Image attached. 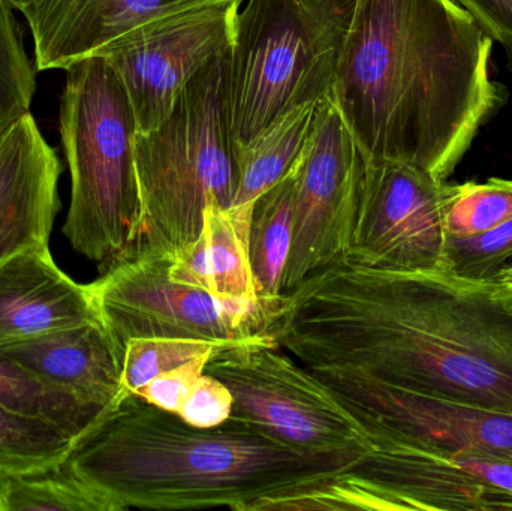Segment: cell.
I'll use <instances>...</instances> for the list:
<instances>
[{
	"label": "cell",
	"mask_w": 512,
	"mask_h": 511,
	"mask_svg": "<svg viewBox=\"0 0 512 511\" xmlns=\"http://www.w3.org/2000/svg\"><path fill=\"white\" fill-rule=\"evenodd\" d=\"M267 336L309 369L512 414V287L339 260L280 294Z\"/></svg>",
	"instance_id": "6da1fadb"
},
{
	"label": "cell",
	"mask_w": 512,
	"mask_h": 511,
	"mask_svg": "<svg viewBox=\"0 0 512 511\" xmlns=\"http://www.w3.org/2000/svg\"><path fill=\"white\" fill-rule=\"evenodd\" d=\"M492 48L453 0H355L328 96L364 158L445 182L507 101Z\"/></svg>",
	"instance_id": "7a4b0ae2"
},
{
	"label": "cell",
	"mask_w": 512,
	"mask_h": 511,
	"mask_svg": "<svg viewBox=\"0 0 512 511\" xmlns=\"http://www.w3.org/2000/svg\"><path fill=\"white\" fill-rule=\"evenodd\" d=\"M358 458L304 453L233 417L195 428L126 395L75 440L65 464L122 510L267 511Z\"/></svg>",
	"instance_id": "3957f363"
},
{
	"label": "cell",
	"mask_w": 512,
	"mask_h": 511,
	"mask_svg": "<svg viewBox=\"0 0 512 511\" xmlns=\"http://www.w3.org/2000/svg\"><path fill=\"white\" fill-rule=\"evenodd\" d=\"M230 51L210 60L186 84L161 125L147 134L137 132L141 221L131 257H174L201 236L209 207H233L236 155L228 113Z\"/></svg>",
	"instance_id": "277c9868"
},
{
	"label": "cell",
	"mask_w": 512,
	"mask_h": 511,
	"mask_svg": "<svg viewBox=\"0 0 512 511\" xmlns=\"http://www.w3.org/2000/svg\"><path fill=\"white\" fill-rule=\"evenodd\" d=\"M65 72L59 126L71 204L63 234L78 254L105 270L131 257L140 228L137 120L104 57H86Z\"/></svg>",
	"instance_id": "5b68a950"
},
{
	"label": "cell",
	"mask_w": 512,
	"mask_h": 511,
	"mask_svg": "<svg viewBox=\"0 0 512 511\" xmlns=\"http://www.w3.org/2000/svg\"><path fill=\"white\" fill-rule=\"evenodd\" d=\"M355 0H248L228 68L234 149L333 86Z\"/></svg>",
	"instance_id": "8992f818"
},
{
	"label": "cell",
	"mask_w": 512,
	"mask_h": 511,
	"mask_svg": "<svg viewBox=\"0 0 512 511\" xmlns=\"http://www.w3.org/2000/svg\"><path fill=\"white\" fill-rule=\"evenodd\" d=\"M360 423L369 447L328 485L334 509L512 510V459L439 452Z\"/></svg>",
	"instance_id": "52a82bcc"
},
{
	"label": "cell",
	"mask_w": 512,
	"mask_h": 511,
	"mask_svg": "<svg viewBox=\"0 0 512 511\" xmlns=\"http://www.w3.org/2000/svg\"><path fill=\"white\" fill-rule=\"evenodd\" d=\"M233 395V419L313 455L361 456L366 431L343 402L270 338L230 345L206 366Z\"/></svg>",
	"instance_id": "ba28073f"
},
{
	"label": "cell",
	"mask_w": 512,
	"mask_h": 511,
	"mask_svg": "<svg viewBox=\"0 0 512 511\" xmlns=\"http://www.w3.org/2000/svg\"><path fill=\"white\" fill-rule=\"evenodd\" d=\"M173 257L135 255L89 285L93 303L122 351L131 339L230 345L267 338L274 303L227 300L171 278Z\"/></svg>",
	"instance_id": "9c48e42d"
},
{
	"label": "cell",
	"mask_w": 512,
	"mask_h": 511,
	"mask_svg": "<svg viewBox=\"0 0 512 511\" xmlns=\"http://www.w3.org/2000/svg\"><path fill=\"white\" fill-rule=\"evenodd\" d=\"M245 0H212L149 21L101 53L119 75L134 108L138 134L164 122L186 84L231 50Z\"/></svg>",
	"instance_id": "30bf717a"
},
{
	"label": "cell",
	"mask_w": 512,
	"mask_h": 511,
	"mask_svg": "<svg viewBox=\"0 0 512 511\" xmlns=\"http://www.w3.org/2000/svg\"><path fill=\"white\" fill-rule=\"evenodd\" d=\"M363 171L364 156L327 95L319 101L312 135L295 167L292 240L282 294L345 257Z\"/></svg>",
	"instance_id": "8fae6325"
},
{
	"label": "cell",
	"mask_w": 512,
	"mask_h": 511,
	"mask_svg": "<svg viewBox=\"0 0 512 511\" xmlns=\"http://www.w3.org/2000/svg\"><path fill=\"white\" fill-rule=\"evenodd\" d=\"M444 183L406 162L364 158L354 230L342 260L384 272H444Z\"/></svg>",
	"instance_id": "7c38bea8"
},
{
	"label": "cell",
	"mask_w": 512,
	"mask_h": 511,
	"mask_svg": "<svg viewBox=\"0 0 512 511\" xmlns=\"http://www.w3.org/2000/svg\"><path fill=\"white\" fill-rule=\"evenodd\" d=\"M360 422L439 452L512 459V414L421 395L339 369H310Z\"/></svg>",
	"instance_id": "4fadbf2b"
},
{
	"label": "cell",
	"mask_w": 512,
	"mask_h": 511,
	"mask_svg": "<svg viewBox=\"0 0 512 511\" xmlns=\"http://www.w3.org/2000/svg\"><path fill=\"white\" fill-rule=\"evenodd\" d=\"M62 164L32 113L0 129V266L50 243Z\"/></svg>",
	"instance_id": "5bb4252c"
},
{
	"label": "cell",
	"mask_w": 512,
	"mask_h": 511,
	"mask_svg": "<svg viewBox=\"0 0 512 511\" xmlns=\"http://www.w3.org/2000/svg\"><path fill=\"white\" fill-rule=\"evenodd\" d=\"M206 2L212 0H27L20 12L36 71H65L149 21Z\"/></svg>",
	"instance_id": "9a60e30c"
},
{
	"label": "cell",
	"mask_w": 512,
	"mask_h": 511,
	"mask_svg": "<svg viewBox=\"0 0 512 511\" xmlns=\"http://www.w3.org/2000/svg\"><path fill=\"white\" fill-rule=\"evenodd\" d=\"M102 320L89 285L66 275L50 246L26 249L0 266V347Z\"/></svg>",
	"instance_id": "2e32d148"
},
{
	"label": "cell",
	"mask_w": 512,
	"mask_h": 511,
	"mask_svg": "<svg viewBox=\"0 0 512 511\" xmlns=\"http://www.w3.org/2000/svg\"><path fill=\"white\" fill-rule=\"evenodd\" d=\"M30 371L110 410L123 398L122 348L96 320L0 347Z\"/></svg>",
	"instance_id": "e0dca14e"
},
{
	"label": "cell",
	"mask_w": 512,
	"mask_h": 511,
	"mask_svg": "<svg viewBox=\"0 0 512 511\" xmlns=\"http://www.w3.org/2000/svg\"><path fill=\"white\" fill-rule=\"evenodd\" d=\"M318 107L319 101L298 105L274 120L248 146L234 149L236 194L230 212L246 243L255 201L294 170L312 135Z\"/></svg>",
	"instance_id": "ac0fdd59"
},
{
	"label": "cell",
	"mask_w": 512,
	"mask_h": 511,
	"mask_svg": "<svg viewBox=\"0 0 512 511\" xmlns=\"http://www.w3.org/2000/svg\"><path fill=\"white\" fill-rule=\"evenodd\" d=\"M171 278L210 291L227 300L256 302L254 278L245 242L230 210L209 207L201 236L177 252Z\"/></svg>",
	"instance_id": "d6986e66"
},
{
	"label": "cell",
	"mask_w": 512,
	"mask_h": 511,
	"mask_svg": "<svg viewBox=\"0 0 512 511\" xmlns=\"http://www.w3.org/2000/svg\"><path fill=\"white\" fill-rule=\"evenodd\" d=\"M0 407L44 420L75 438L89 431L108 410L21 365L0 350Z\"/></svg>",
	"instance_id": "ffe728a7"
},
{
	"label": "cell",
	"mask_w": 512,
	"mask_h": 511,
	"mask_svg": "<svg viewBox=\"0 0 512 511\" xmlns=\"http://www.w3.org/2000/svg\"><path fill=\"white\" fill-rule=\"evenodd\" d=\"M295 167L288 176L265 191L252 209L249 263L256 294L265 303L277 302L282 294V278L292 240Z\"/></svg>",
	"instance_id": "44dd1931"
},
{
	"label": "cell",
	"mask_w": 512,
	"mask_h": 511,
	"mask_svg": "<svg viewBox=\"0 0 512 511\" xmlns=\"http://www.w3.org/2000/svg\"><path fill=\"white\" fill-rule=\"evenodd\" d=\"M0 511H123L87 485L65 461L0 477Z\"/></svg>",
	"instance_id": "7402d4cb"
},
{
	"label": "cell",
	"mask_w": 512,
	"mask_h": 511,
	"mask_svg": "<svg viewBox=\"0 0 512 511\" xmlns=\"http://www.w3.org/2000/svg\"><path fill=\"white\" fill-rule=\"evenodd\" d=\"M75 440L53 423L0 407V477L62 464Z\"/></svg>",
	"instance_id": "603a6c76"
},
{
	"label": "cell",
	"mask_w": 512,
	"mask_h": 511,
	"mask_svg": "<svg viewBox=\"0 0 512 511\" xmlns=\"http://www.w3.org/2000/svg\"><path fill=\"white\" fill-rule=\"evenodd\" d=\"M442 207L447 239L480 236L512 218V179L445 182Z\"/></svg>",
	"instance_id": "cb8c5ba5"
},
{
	"label": "cell",
	"mask_w": 512,
	"mask_h": 511,
	"mask_svg": "<svg viewBox=\"0 0 512 511\" xmlns=\"http://www.w3.org/2000/svg\"><path fill=\"white\" fill-rule=\"evenodd\" d=\"M222 345L179 339H131L122 359L123 395H138L159 375L192 365H207Z\"/></svg>",
	"instance_id": "d4e9b609"
},
{
	"label": "cell",
	"mask_w": 512,
	"mask_h": 511,
	"mask_svg": "<svg viewBox=\"0 0 512 511\" xmlns=\"http://www.w3.org/2000/svg\"><path fill=\"white\" fill-rule=\"evenodd\" d=\"M15 11L11 0H0V129L29 113L36 92L38 71Z\"/></svg>",
	"instance_id": "484cf974"
},
{
	"label": "cell",
	"mask_w": 512,
	"mask_h": 511,
	"mask_svg": "<svg viewBox=\"0 0 512 511\" xmlns=\"http://www.w3.org/2000/svg\"><path fill=\"white\" fill-rule=\"evenodd\" d=\"M512 267V218L480 236L447 239L444 272L469 281H490Z\"/></svg>",
	"instance_id": "4316f807"
},
{
	"label": "cell",
	"mask_w": 512,
	"mask_h": 511,
	"mask_svg": "<svg viewBox=\"0 0 512 511\" xmlns=\"http://www.w3.org/2000/svg\"><path fill=\"white\" fill-rule=\"evenodd\" d=\"M233 413V395L222 381L204 372L183 401L179 414L195 428H215Z\"/></svg>",
	"instance_id": "83f0119b"
},
{
	"label": "cell",
	"mask_w": 512,
	"mask_h": 511,
	"mask_svg": "<svg viewBox=\"0 0 512 511\" xmlns=\"http://www.w3.org/2000/svg\"><path fill=\"white\" fill-rule=\"evenodd\" d=\"M207 365H192L159 375L150 381L137 396L155 407L177 413L198 378L206 372Z\"/></svg>",
	"instance_id": "f1b7e54d"
},
{
	"label": "cell",
	"mask_w": 512,
	"mask_h": 511,
	"mask_svg": "<svg viewBox=\"0 0 512 511\" xmlns=\"http://www.w3.org/2000/svg\"><path fill=\"white\" fill-rule=\"evenodd\" d=\"M465 9L493 42L507 53L508 68L512 69V0H453Z\"/></svg>",
	"instance_id": "f546056e"
},
{
	"label": "cell",
	"mask_w": 512,
	"mask_h": 511,
	"mask_svg": "<svg viewBox=\"0 0 512 511\" xmlns=\"http://www.w3.org/2000/svg\"><path fill=\"white\" fill-rule=\"evenodd\" d=\"M12 5H14V8L17 9L18 12L21 11V9L26 6L27 0H11Z\"/></svg>",
	"instance_id": "4dcf8cb0"
}]
</instances>
